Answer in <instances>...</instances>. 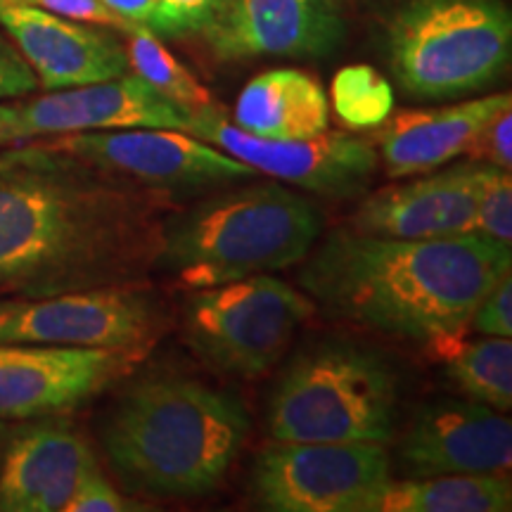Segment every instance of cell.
Returning <instances> with one entry per match:
<instances>
[{
  "mask_svg": "<svg viewBox=\"0 0 512 512\" xmlns=\"http://www.w3.org/2000/svg\"><path fill=\"white\" fill-rule=\"evenodd\" d=\"M169 202L41 140L12 143L0 150V297L138 283Z\"/></svg>",
  "mask_w": 512,
  "mask_h": 512,
  "instance_id": "1",
  "label": "cell"
},
{
  "mask_svg": "<svg viewBox=\"0 0 512 512\" xmlns=\"http://www.w3.org/2000/svg\"><path fill=\"white\" fill-rule=\"evenodd\" d=\"M510 266V245L477 233L406 240L349 228L325 238L299 283L328 316L434 351L465 335L477 304Z\"/></svg>",
  "mask_w": 512,
  "mask_h": 512,
  "instance_id": "2",
  "label": "cell"
},
{
  "mask_svg": "<svg viewBox=\"0 0 512 512\" xmlns=\"http://www.w3.org/2000/svg\"><path fill=\"white\" fill-rule=\"evenodd\" d=\"M249 434L240 399L188 377H152L121 396L102 430L117 475L152 496H204Z\"/></svg>",
  "mask_w": 512,
  "mask_h": 512,
  "instance_id": "3",
  "label": "cell"
},
{
  "mask_svg": "<svg viewBox=\"0 0 512 512\" xmlns=\"http://www.w3.org/2000/svg\"><path fill=\"white\" fill-rule=\"evenodd\" d=\"M323 219L280 183H252L162 221L155 266L183 290H207L290 268L309 256Z\"/></svg>",
  "mask_w": 512,
  "mask_h": 512,
  "instance_id": "4",
  "label": "cell"
},
{
  "mask_svg": "<svg viewBox=\"0 0 512 512\" xmlns=\"http://www.w3.org/2000/svg\"><path fill=\"white\" fill-rule=\"evenodd\" d=\"M399 384L373 349L318 344L297 356L275 384L268 432L297 444H380L394 439Z\"/></svg>",
  "mask_w": 512,
  "mask_h": 512,
  "instance_id": "5",
  "label": "cell"
},
{
  "mask_svg": "<svg viewBox=\"0 0 512 512\" xmlns=\"http://www.w3.org/2000/svg\"><path fill=\"white\" fill-rule=\"evenodd\" d=\"M387 50L413 98L484 91L510 64V8L503 0H406L387 27Z\"/></svg>",
  "mask_w": 512,
  "mask_h": 512,
  "instance_id": "6",
  "label": "cell"
},
{
  "mask_svg": "<svg viewBox=\"0 0 512 512\" xmlns=\"http://www.w3.org/2000/svg\"><path fill=\"white\" fill-rule=\"evenodd\" d=\"M316 302L268 273L197 290L183 311V335L211 368L235 377L271 370Z\"/></svg>",
  "mask_w": 512,
  "mask_h": 512,
  "instance_id": "7",
  "label": "cell"
},
{
  "mask_svg": "<svg viewBox=\"0 0 512 512\" xmlns=\"http://www.w3.org/2000/svg\"><path fill=\"white\" fill-rule=\"evenodd\" d=\"M164 335V309L138 283L0 299V344H53L147 354Z\"/></svg>",
  "mask_w": 512,
  "mask_h": 512,
  "instance_id": "8",
  "label": "cell"
},
{
  "mask_svg": "<svg viewBox=\"0 0 512 512\" xmlns=\"http://www.w3.org/2000/svg\"><path fill=\"white\" fill-rule=\"evenodd\" d=\"M36 140L171 200L256 178L252 166L171 128L79 131Z\"/></svg>",
  "mask_w": 512,
  "mask_h": 512,
  "instance_id": "9",
  "label": "cell"
},
{
  "mask_svg": "<svg viewBox=\"0 0 512 512\" xmlns=\"http://www.w3.org/2000/svg\"><path fill=\"white\" fill-rule=\"evenodd\" d=\"M252 496L273 512H373L389 484L380 444L278 441L252 467Z\"/></svg>",
  "mask_w": 512,
  "mask_h": 512,
  "instance_id": "10",
  "label": "cell"
},
{
  "mask_svg": "<svg viewBox=\"0 0 512 512\" xmlns=\"http://www.w3.org/2000/svg\"><path fill=\"white\" fill-rule=\"evenodd\" d=\"M188 133L252 166L256 174L328 197H354L366 190L380 162L370 140L342 131H323L304 140L252 136L214 102L190 112Z\"/></svg>",
  "mask_w": 512,
  "mask_h": 512,
  "instance_id": "11",
  "label": "cell"
},
{
  "mask_svg": "<svg viewBox=\"0 0 512 512\" xmlns=\"http://www.w3.org/2000/svg\"><path fill=\"white\" fill-rule=\"evenodd\" d=\"M143 351L0 344V418L31 420L72 411L119 382Z\"/></svg>",
  "mask_w": 512,
  "mask_h": 512,
  "instance_id": "12",
  "label": "cell"
},
{
  "mask_svg": "<svg viewBox=\"0 0 512 512\" xmlns=\"http://www.w3.org/2000/svg\"><path fill=\"white\" fill-rule=\"evenodd\" d=\"M15 107L17 143L117 128H171L188 133L190 126L188 110L166 100L133 72L88 86L48 91V95Z\"/></svg>",
  "mask_w": 512,
  "mask_h": 512,
  "instance_id": "13",
  "label": "cell"
},
{
  "mask_svg": "<svg viewBox=\"0 0 512 512\" xmlns=\"http://www.w3.org/2000/svg\"><path fill=\"white\" fill-rule=\"evenodd\" d=\"M219 60L325 57L347 34L339 0H226L204 29Z\"/></svg>",
  "mask_w": 512,
  "mask_h": 512,
  "instance_id": "14",
  "label": "cell"
},
{
  "mask_svg": "<svg viewBox=\"0 0 512 512\" xmlns=\"http://www.w3.org/2000/svg\"><path fill=\"white\" fill-rule=\"evenodd\" d=\"M486 164H456L418 181L370 192L356 209L351 228L380 238H456L475 233L477 197Z\"/></svg>",
  "mask_w": 512,
  "mask_h": 512,
  "instance_id": "15",
  "label": "cell"
},
{
  "mask_svg": "<svg viewBox=\"0 0 512 512\" xmlns=\"http://www.w3.org/2000/svg\"><path fill=\"white\" fill-rule=\"evenodd\" d=\"M0 27L46 91L88 86L131 72L124 43L105 27H88L15 3H0Z\"/></svg>",
  "mask_w": 512,
  "mask_h": 512,
  "instance_id": "16",
  "label": "cell"
},
{
  "mask_svg": "<svg viewBox=\"0 0 512 512\" xmlns=\"http://www.w3.org/2000/svg\"><path fill=\"white\" fill-rule=\"evenodd\" d=\"M401 458L418 477L508 472L512 425L475 399H441L420 408L401 441Z\"/></svg>",
  "mask_w": 512,
  "mask_h": 512,
  "instance_id": "17",
  "label": "cell"
},
{
  "mask_svg": "<svg viewBox=\"0 0 512 512\" xmlns=\"http://www.w3.org/2000/svg\"><path fill=\"white\" fill-rule=\"evenodd\" d=\"M98 470L93 448L69 422L43 420L12 432L0 453V512H64Z\"/></svg>",
  "mask_w": 512,
  "mask_h": 512,
  "instance_id": "18",
  "label": "cell"
},
{
  "mask_svg": "<svg viewBox=\"0 0 512 512\" xmlns=\"http://www.w3.org/2000/svg\"><path fill=\"white\" fill-rule=\"evenodd\" d=\"M505 107H512L510 93L432 110H403L377 131V157L389 178L427 174L465 155L477 133Z\"/></svg>",
  "mask_w": 512,
  "mask_h": 512,
  "instance_id": "19",
  "label": "cell"
},
{
  "mask_svg": "<svg viewBox=\"0 0 512 512\" xmlns=\"http://www.w3.org/2000/svg\"><path fill=\"white\" fill-rule=\"evenodd\" d=\"M233 124L252 136L273 140L320 136L330 124L328 95L306 72L271 69L242 88Z\"/></svg>",
  "mask_w": 512,
  "mask_h": 512,
  "instance_id": "20",
  "label": "cell"
},
{
  "mask_svg": "<svg viewBox=\"0 0 512 512\" xmlns=\"http://www.w3.org/2000/svg\"><path fill=\"white\" fill-rule=\"evenodd\" d=\"M512 484L503 472H453L392 482L377 496L373 512H508Z\"/></svg>",
  "mask_w": 512,
  "mask_h": 512,
  "instance_id": "21",
  "label": "cell"
},
{
  "mask_svg": "<svg viewBox=\"0 0 512 512\" xmlns=\"http://www.w3.org/2000/svg\"><path fill=\"white\" fill-rule=\"evenodd\" d=\"M446 366V375L467 399L496 411L512 408V342L510 337L451 339L432 351Z\"/></svg>",
  "mask_w": 512,
  "mask_h": 512,
  "instance_id": "22",
  "label": "cell"
},
{
  "mask_svg": "<svg viewBox=\"0 0 512 512\" xmlns=\"http://www.w3.org/2000/svg\"><path fill=\"white\" fill-rule=\"evenodd\" d=\"M128 69L150 83L159 95L183 110H200L214 102L211 93L176 60L150 29L138 27L126 34Z\"/></svg>",
  "mask_w": 512,
  "mask_h": 512,
  "instance_id": "23",
  "label": "cell"
},
{
  "mask_svg": "<svg viewBox=\"0 0 512 512\" xmlns=\"http://www.w3.org/2000/svg\"><path fill=\"white\" fill-rule=\"evenodd\" d=\"M332 105L347 126L377 128L392 117L394 91L377 69L354 64L337 72L332 81Z\"/></svg>",
  "mask_w": 512,
  "mask_h": 512,
  "instance_id": "24",
  "label": "cell"
},
{
  "mask_svg": "<svg viewBox=\"0 0 512 512\" xmlns=\"http://www.w3.org/2000/svg\"><path fill=\"white\" fill-rule=\"evenodd\" d=\"M475 233L512 245V176L510 171L486 164L477 197Z\"/></svg>",
  "mask_w": 512,
  "mask_h": 512,
  "instance_id": "25",
  "label": "cell"
},
{
  "mask_svg": "<svg viewBox=\"0 0 512 512\" xmlns=\"http://www.w3.org/2000/svg\"><path fill=\"white\" fill-rule=\"evenodd\" d=\"M223 5L226 0H159L150 31L164 38L197 34L214 22Z\"/></svg>",
  "mask_w": 512,
  "mask_h": 512,
  "instance_id": "26",
  "label": "cell"
},
{
  "mask_svg": "<svg viewBox=\"0 0 512 512\" xmlns=\"http://www.w3.org/2000/svg\"><path fill=\"white\" fill-rule=\"evenodd\" d=\"M0 3L29 5V8L53 12V15L74 19V22L114 29L121 31V34H131L133 29L140 27V24H133L128 22V19L119 17L117 12H112L102 0H0Z\"/></svg>",
  "mask_w": 512,
  "mask_h": 512,
  "instance_id": "27",
  "label": "cell"
},
{
  "mask_svg": "<svg viewBox=\"0 0 512 512\" xmlns=\"http://www.w3.org/2000/svg\"><path fill=\"white\" fill-rule=\"evenodd\" d=\"M467 159L498 166V169H512V107H505L494 119L477 133L470 147Z\"/></svg>",
  "mask_w": 512,
  "mask_h": 512,
  "instance_id": "28",
  "label": "cell"
},
{
  "mask_svg": "<svg viewBox=\"0 0 512 512\" xmlns=\"http://www.w3.org/2000/svg\"><path fill=\"white\" fill-rule=\"evenodd\" d=\"M470 328L486 337H512V275L503 273L472 313Z\"/></svg>",
  "mask_w": 512,
  "mask_h": 512,
  "instance_id": "29",
  "label": "cell"
},
{
  "mask_svg": "<svg viewBox=\"0 0 512 512\" xmlns=\"http://www.w3.org/2000/svg\"><path fill=\"white\" fill-rule=\"evenodd\" d=\"M131 510H147L145 505L128 501L119 494L114 486L102 477V472H93L79 486V491L67 503L64 512H131Z\"/></svg>",
  "mask_w": 512,
  "mask_h": 512,
  "instance_id": "30",
  "label": "cell"
},
{
  "mask_svg": "<svg viewBox=\"0 0 512 512\" xmlns=\"http://www.w3.org/2000/svg\"><path fill=\"white\" fill-rule=\"evenodd\" d=\"M38 88L36 74L24 60L10 36L0 34V100H15L34 93Z\"/></svg>",
  "mask_w": 512,
  "mask_h": 512,
  "instance_id": "31",
  "label": "cell"
},
{
  "mask_svg": "<svg viewBox=\"0 0 512 512\" xmlns=\"http://www.w3.org/2000/svg\"><path fill=\"white\" fill-rule=\"evenodd\" d=\"M102 3L112 12H117L119 17L128 19V22L150 29L159 0H102Z\"/></svg>",
  "mask_w": 512,
  "mask_h": 512,
  "instance_id": "32",
  "label": "cell"
},
{
  "mask_svg": "<svg viewBox=\"0 0 512 512\" xmlns=\"http://www.w3.org/2000/svg\"><path fill=\"white\" fill-rule=\"evenodd\" d=\"M17 107L15 105H0V145L17 143Z\"/></svg>",
  "mask_w": 512,
  "mask_h": 512,
  "instance_id": "33",
  "label": "cell"
},
{
  "mask_svg": "<svg viewBox=\"0 0 512 512\" xmlns=\"http://www.w3.org/2000/svg\"><path fill=\"white\" fill-rule=\"evenodd\" d=\"M5 439H8V425H5V420L0 418V453H3Z\"/></svg>",
  "mask_w": 512,
  "mask_h": 512,
  "instance_id": "34",
  "label": "cell"
}]
</instances>
